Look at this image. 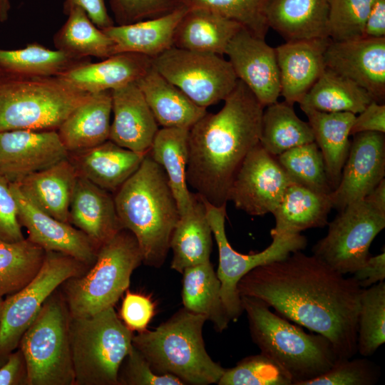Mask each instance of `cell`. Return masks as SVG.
<instances>
[{"label": "cell", "mask_w": 385, "mask_h": 385, "mask_svg": "<svg viewBox=\"0 0 385 385\" xmlns=\"http://www.w3.org/2000/svg\"><path fill=\"white\" fill-rule=\"evenodd\" d=\"M278 314L327 337L338 357L357 353V320L362 288L321 260L301 250L258 266L237 286Z\"/></svg>", "instance_id": "obj_1"}, {"label": "cell", "mask_w": 385, "mask_h": 385, "mask_svg": "<svg viewBox=\"0 0 385 385\" xmlns=\"http://www.w3.org/2000/svg\"><path fill=\"white\" fill-rule=\"evenodd\" d=\"M216 113L207 112L189 130L188 185L215 206L227 205L233 180L260 143L264 106L238 79Z\"/></svg>", "instance_id": "obj_2"}, {"label": "cell", "mask_w": 385, "mask_h": 385, "mask_svg": "<svg viewBox=\"0 0 385 385\" xmlns=\"http://www.w3.org/2000/svg\"><path fill=\"white\" fill-rule=\"evenodd\" d=\"M114 193L120 222L135 236L143 263L160 267L180 219L165 170L148 153L138 169Z\"/></svg>", "instance_id": "obj_3"}, {"label": "cell", "mask_w": 385, "mask_h": 385, "mask_svg": "<svg viewBox=\"0 0 385 385\" xmlns=\"http://www.w3.org/2000/svg\"><path fill=\"white\" fill-rule=\"evenodd\" d=\"M240 298L253 342L282 369L292 385L319 376L339 359L327 337L304 332L258 299Z\"/></svg>", "instance_id": "obj_4"}, {"label": "cell", "mask_w": 385, "mask_h": 385, "mask_svg": "<svg viewBox=\"0 0 385 385\" xmlns=\"http://www.w3.org/2000/svg\"><path fill=\"white\" fill-rule=\"evenodd\" d=\"M207 318L180 309L153 331L133 337V345L159 374H172L184 384H217L225 369L207 354L202 337Z\"/></svg>", "instance_id": "obj_5"}, {"label": "cell", "mask_w": 385, "mask_h": 385, "mask_svg": "<svg viewBox=\"0 0 385 385\" xmlns=\"http://www.w3.org/2000/svg\"><path fill=\"white\" fill-rule=\"evenodd\" d=\"M91 95L59 76H24L0 70V132L57 130Z\"/></svg>", "instance_id": "obj_6"}, {"label": "cell", "mask_w": 385, "mask_h": 385, "mask_svg": "<svg viewBox=\"0 0 385 385\" xmlns=\"http://www.w3.org/2000/svg\"><path fill=\"white\" fill-rule=\"evenodd\" d=\"M141 263L143 255L135 236L122 229L99 247L94 264L84 274L70 277L60 286L71 317H87L114 307Z\"/></svg>", "instance_id": "obj_7"}, {"label": "cell", "mask_w": 385, "mask_h": 385, "mask_svg": "<svg viewBox=\"0 0 385 385\" xmlns=\"http://www.w3.org/2000/svg\"><path fill=\"white\" fill-rule=\"evenodd\" d=\"M133 337L114 307L87 317H71L75 385H118V371L133 346Z\"/></svg>", "instance_id": "obj_8"}, {"label": "cell", "mask_w": 385, "mask_h": 385, "mask_svg": "<svg viewBox=\"0 0 385 385\" xmlns=\"http://www.w3.org/2000/svg\"><path fill=\"white\" fill-rule=\"evenodd\" d=\"M70 322L58 287L45 301L18 346L26 359L28 385H75Z\"/></svg>", "instance_id": "obj_9"}, {"label": "cell", "mask_w": 385, "mask_h": 385, "mask_svg": "<svg viewBox=\"0 0 385 385\" xmlns=\"http://www.w3.org/2000/svg\"><path fill=\"white\" fill-rule=\"evenodd\" d=\"M89 266L68 255L46 252L36 275L22 289L4 299L0 324V366L19 342L48 297L70 277Z\"/></svg>", "instance_id": "obj_10"}, {"label": "cell", "mask_w": 385, "mask_h": 385, "mask_svg": "<svg viewBox=\"0 0 385 385\" xmlns=\"http://www.w3.org/2000/svg\"><path fill=\"white\" fill-rule=\"evenodd\" d=\"M328 225L313 255L343 274H353L366 262L371 242L385 227V212L364 198L339 211Z\"/></svg>", "instance_id": "obj_11"}, {"label": "cell", "mask_w": 385, "mask_h": 385, "mask_svg": "<svg viewBox=\"0 0 385 385\" xmlns=\"http://www.w3.org/2000/svg\"><path fill=\"white\" fill-rule=\"evenodd\" d=\"M152 66L204 108L224 101L238 81L229 61L221 56L174 46L152 58Z\"/></svg>", "instance_id": "obj_12"}, {"label": "cell", "mask_w": 385, "mask_h": 385, "mask_svg": "<svg viewBox=\"0 0 385 385\" xmlns=\"http://www.w3.org/2000/svg\"><path fill=\"white\" fill-rule=\"evenodd\" d=\"M202 200L218 248L219 265L216 273L220 282L222 299L230 320L235 321L243 312L237 289L240 279L258 266L304 250L307 240L301 234L274 235L272 236V242L265 250L254 254H241L231 247L226 236L227 205L215 206Z\"/></svg>", "instance_id": "obj_13"}, {"label": "cell", "mask_w": 385, "mask_h": 385, "mask_svg": "<svg viewBox=\"0 0 385 385\" xmlns=\"http://www.w3.org/2000/svg\"><path fill=\"white\" fill-rule=\"evenodd\" d=\"M293 183L277 156L259 143L246 156L228 193V201L250 215L262 216L277 207Z\"/></svg>", "instance_id": "obj_14"}, {"label": "cell", "mask_w": 385, "mask_h": 385, "mask_svg": "<svg viewBox=\"0 0 385 385\" xmlns=\"http://www.w3.org/2000/svg\"><path fill=\"white\" fill-rule=\"evenodd\" d=\"M384 176V133L363 132L354 135L339 183L329 194L333 208L341 211L364 199Z\"/></svg>", "instance_id": "obj_15"}, {"label": "cell", "mask_w": 385, "mask_h": 385, "mask_svg": "<svg viewBox=\"0 0 385 385\" xmlns=\"http://www.w3.org/2000/svg\"><path fill=\"white\" fill-rule=\"evenodd\" d=\"M68 157L56 130L0 132V174L10 183Z\"/></svg>", "instance_id": "obj_16"}, {"label": "cell", "mask_w": 385, "mask_h": 385, "mask_svg": "<svg viewBox=\"0 0 385 385\" xmlns=\"http://www.w3.org/2000/svg\"><path fill=\"white\" fill-rule=\"evenodd\" d=\"M237 78L266 107L281 96L279 70L275 48L265 38L242 27L229 42L225 53Z\"/></svg>", "instance_id": "obj_17"}, {"label": "cell", "mask_w": 385, "mask_h": 385, "mask_svg": "<svg viewBox=\"0 0 385 385\" xmlns=\"http://www.w3.org/2000/svg\"><path fill=\"white\" fill-rule=\"evenodd\" d=\"M327 68L365 89L374 101L385 99V38L330 40L324 54Z\"/></svg>", "instance_id": "obj_18"}, {"label": "cell", "mask_w": 385, "mask_h": 385, "mask_svg": "<svg viewBox=\"0 0 385 385\" xmlns=\"http://www.w3.org/2000/svg\"><path fill=\"white\" fill-rule=\"evenodd\" d=\"M17 205L18 218L28 232V239L46 252H61L90 267L98 247L82 231L68 222L46 214L27 200L15 183H10Z\"/></svg>", "instance_id": "obj_19"}, {"label": "cell", "mask_w": 385, "mask_h": 385, "mask_svg": "<svg viewBox=\"0 0 385 385\" xmlns=\"http://www.w3.org/2000/svg\"><path fill=\"white\" fill-rule=\"evenodd\" d=\"M113 120L109 140L129 150L148 153L158 124L136 83L111 91Z\"/></svg>", "instance_id": "obj_20"}, {"label": "cell", "mask_w": 385, "mask_h": 385, "mask_svg": "<svg viewBox=\"0 0 385 385\" xmlns=\"http://www.w3.org/2000/svg\"><path fill=\"white\" fill-rule=\"evenodd\" d=\"M330 40L327 37L286 41L274 48L284 101L299 103L322 75Z\"/></svg>", "instance_id": "obj_21"}, {"label": "cell", "mask_w": 385, "mask_h": 385, "mask_svg": "<svg viewBox=\"0 0 385 385\" xmlns=\"http://www.w3.org/2000/svg\"><path fill=\"white\" fill-rule=\"evenodd\" d=\"M148 153L129 150L108 139L94 147L68 153V158L78 176L115 192L138 169Z\"/></svg>", "instance_id": "obj_22"}, {"label": "cell", "mask_w": 385, "mask_h": 385, "mask_svg": "<svg viewBox=\"0 0 385 385\" xmlns=\"http://www.w3.org/2000/svg\"><path fill=\"white\" fill-rule=\"evenodd\" d=\"M68 222L98 248L123 229L110 192L80 176L70 202Z\"/></svg>", "instance_id": "obj_23"}, {"label": "cell", "mask_w": 385, "mask_h": 385, "mask_svg": "<svg viewBox=\"0 0 385 385\" xmlns=\"http://www.w3.org/2000/svg\"><path fill=\"white\" fill-rule=\"evenodd\" d=\"M151 66L152 58L147 56L122 52L98 63L81 65L57 76L92 94L135 83Z\"/></svg>", "instance_id": "obj_24"}, {"label": "cell", "mask_w": 385, "mask_h": 385, "mask_svg": "<svg viewBox=\"0 0 385 385\" xmlns=\"http://www.w3.org/2000/svg\"><path fill=\"white\" fill-rule=\"evenodd\" d=\"M77 177L67 158L15 184L21 194L41 210L68 222L69 206Z\"/></svg>", "instance_id": "obj_25"}, {"label": "cell", "mask_w": 385, "mask_h": 385, "mask_svg": "<svg viewBox=\"0 0 385 385\" xmlns=\"http://www.w3.org/2000/svg\"><path fill=\"white\" fill-rule=\"evenodd\" d=\"M188 9L181 5L163 16L103 31L115 44V53L133 52L154 58L173 46L175 29Z\"/></svg>", "instance_id": "obj_26"}, {"label": "cell", "mask_w": 385, "mask_h": 385, "mask_svg": "<svg viewBox=\"0 0 385 385\" xmlns=\"http://www.w3.org/2000/svg\"><path fill=\"white\" fill-rule=\"evenodd\" d=\"M135 83L163 128L190 129L207 113L153 66Z\"/></svg>", "instance_id": "obj_27"}, {"label": "cell", "mask_w": 385, "mask_h": 385, "mask_svg": "<svg viewBox=\"0 0 385 385\" xmlns=\"http://www.w3.org/2000/svg\"><path fill=\"white\" fill-rule=\"evenodd\" d=\"M111 113V91L92 93L75 108L57 129L68 152L90 148L108 140Z\"/></svg>", "instance_id": "obj_28"}, {"label": "cell", "mask_w": 385, "mask_h": 385, "mask_svg": "<svg viewBox=\"0 0 385 385\" xmlns=\"http://www.w3.org/2000/svg\"><path fill=\"white\" fill-rule=\"evenodd\" d=\"M328 11V0H271L267 19L285 41L327 38Z\"/></svg>", "instance_id": "obj_29"}, {"label": "cell", "mask_w": 385, "mask_h": 385, "mask_svg": "<svg viewBox=\"0 0 385 385\" xmlns=\"http://www.w3.org/2000/svg\"><path fill=\"white\" fill-rule=\"evenodd\" d=\"M242 27L216 13L188 9L175 29L173 46L222 56L230 40Z\"/></svg>", "instance_id": "obj_30"}, {"label": "cell", "mask_w": 385, "mask_h": 385, "mask_svg": "<svg viewBox=\"0 0 385 385\" xmlns=\"http://www.w3.org/2000/svg\"><path fill=\"white\" fill-rule=\"evenodd\" d=\"M332 208L329 195L293 183L272 213L275 226L271 236L300 234L307 229L324 227L328 225V215Z\"/></svg>", "instance_id": "obj_31"}, {"label": "cell", "mask_w": 385, "mask_h": 385, "mask_svg": "<svg viewBox=\"0 0 385 385\" xmlns=\"http://www.w3.org/2000/svg\"><path fill=\"white\" fill-rule=\"evenodd\" d=\"M319 148L332 191L337 187L347 158L351 142L349 140L356 115L349 112L327 113L304 110Z\"/></svg>", "instance_id": "obj_32"}, {"label": "cell", "mask_w": 385, "mask_h": 385, "mask_svg": "<svg viewBox=\"0 0 385 385\" xmlns=\"http://www.w3.org/2000/svg\"><path fill=\"white\" fill-rule=\"evenodd\" d=\"M212 231L204 202L195 193L190 210L180 219L172 233L170 249L173 251L171 269L183 273L186 268L210 261Z\"/></svg>", "instance_id": "obj_33"}, {"label": "cell", "mask_w": 385, "mask_h": 385, "mask_svg": "<svg viewBox=\"0 0 385 385\" xmlns=\"http://www.w3.org/2000/svg\"><path fill=\"white\" fill-rule=\"evenodd\" d=\"M189 128L159 129L148 151L165 170L176 200L180 217L188 212L195 198L188 188L186 170L189 157Z\"/></svg>", "instance_id": "obj_34"}, {"label": "cell", "mask_w": 385, "mask_h": 385, "mask_svg": "<svg viewBox=\"0 0 385 385\" xmlns=\"http://www.w3.org/2000/svg\"><path fill=\"white\" fill-rule=\"evenodd\" d=\"M182 274L184 308L205 316L217 332L226 329L231 320L222 299L220 282L210 260L186 268Z\"/></svg>", "instance_id": "obj_35"}, {"label": "cell", "mask_w": 385, "mask_h": 385, "mask_svg": "<svg viewBox=\"0 0 385 385\" xmlns=\"http://www.w3.org/2000/svg\"><path fill=\"white\" fill-rule=\"evenodd\" d=\"M372 101V96L365 89L325 68L299 104L302 111L349 112L356 115Z\"/></svg>", "instance_id": "obj_36"}, {"label": "cell", "mask_w": 385, "mask_h": 385, "mask_svg": "<svg viewBox=\"0 0 385 385\" xmlns=\"http://www.w3.org/2000/svg\"><path fill=\"white\" fill-rule=\"evenodd\" d=\"M88 62L91 58L51 49L37 42L19 49H0V70L17 75L57 76Z\"/></svg>", "instance_id": "obj_37"}, {"label": "cell", "mask_w": 385, "mask_h": 385, "mask_svg": "<svg viewBox=\"0 0 385 385\" xmlns=\"http://www.w3.org/2000/svg\"><path fill=\"white\" fill-rule=\"evenodd\" d=\"M266 107L260 144L268 153L278 156L289 149L314 141L311 126L297 115L292 104L277 101Z\"/></svg>", "instance_id": "obj_38"}, {"label": "cell", "mask_w": 385, "mask_h": 385, "mask_svg": "<svg viewBox=\"0 0 385 385\" xmlns=\"http://www.w3.org/2000/svg\"><path fill=\"white\" fill-rule=\"evenodd\" d=\"M67 16L66 21L53 36L56 49L76 56L102 59L115 53L113 41L82 9L75 7Z\"/></svg>", "instance_id": "obj_39"}, {"label": "cell", "mask_w": 385, "mask_h": 385, "mask_svg": "<svg viewBox=\"0 0 385 385\" xmlns=\"http://www.w3.org/2000/svg\"><path fill=\"white\" fill-rule=\"evenodd\" d=\"M46 251L28 238L15 242L0 241V297L26 286L38 272Z\"/></svg>", "instance_id": "obj_40"}, {"label": "cell", "mask_w": 385, "mask_h": 385, "mask_svg": "<svg viewBox=\"0 0 385 385\" xmlns=\"http://www.w3.org/2000/svg\"><path fill=\"white\" fill-rule=\"evenodd\" d=\"M385 342V283L362 289L357 320V352L373 355Z\"/></svg>", "instance_id": "obj_41"}, {"label": "cell", "mask_w": 385, "mask_h": 385, "mask_svg": "<svg viewBox=\"0 0 385 385\" xmlns=\"http://www.w3.org/2000/svg\"><path fill=\"white\" fill-rule=\"evenodd\" d=\"M277 158L294 183L321 194L332 192L322 154L314 141L289 149Z\"/></svg>", "instance_id": "obj_42"}, {"label": "cell", "mask_w": 385, "mask_h": 385, "mask_svg": "<svg viewBox=\"0 0 385 385\" xmlns=\"http://www.w3.org/2000/svg\"><path fill=\"white\" fill-rule=\"evenodd\" d=\"M271 0H179L187 9H205L238 22L265 38L270 29L267 11Z\"/></svg>", "instance_id": "obj_43"}, {"label": "cell", "mask_w": 385, "mask_h": 385, "mask_svg": "<svg viewBox=\"0 0 385 385\" xmlns=\"http://www.w3.org/2000/svg\"><path fill=\"white\" fill-rule=\"evenodd\" d=\"M375 0H328V36L332 41L364 37L365 23Z\"/></svg>", "instance_id": "obj_44"}, {"label": "cell", "mask_w": 385, "mask_h": 385, "mask_svg": "<svg viewBox=\"0 0 385 385\" xmlns=\"http://www.w3.org/2000/svg\"><path fill=\"white\" fill-rule=\"evenodd\" d=\"M219 385H292L289 376L262 353L248 356L225 370Z\"/></svg>", "instance_id": "obj_45"}, {"label": "cell", "mask_w": 385, "mask_h": 385, "mask_svg": "<svg viewBox=\"0 0 385 385\" xmlns=\"http://www.w3.org/2000/svg\"><path fill=\"white\" fill-rule=\"evenodd\" d=\"M381 376L380 367L371 360L339 359L327 371L302 385H374Z\"/></svg>", "instance_id": "obj_46"}, {"label": "cell", "mask_w": 385, "mask_h": 385, "mask_svg": "<svg viewBox=\"0 0 385 385\" xmlns=\"http://www.w3.org/2000/svg\"><path fill=\"white\" fill-rule=\"evenodd\" d=\"M118 381V385L184 384L172 374L155 372L145 356L133 345L120 365Z\"/></svg>", "instance_id": "obj_47"}, {"label": "cell", "mask_w": 385, "mask_h": 385, "mask_svg": "<svg viewBox=\"0 0 385 385\" xmlns=\"http://www.w3.org/2000/svg\"><path fill=\"white\" fill-rule=\"evenodd\" d=\"M118 25L156 18L181 6L179 0H109Z\"/></svg>", "instance_id": "obj_48"}, {"label": "cell", "mask_w": 385, "mask_h": 385, "mask_svg": "<svg viewBox=\"0 0 385 385\" xmlns=\"http://www.w3.org/2000/svg\"><path fill=\"white\" fill-rule=\"evenodd\" d=\"M154 314L155 305L149 297L126 290L120 316L130 330L138 333L146 331Z\"/></svg>", "instance_id": "obj_49"}, {"label": "cell", "mask_w": 385, "mask_h": 385, "mask_svg": "<svg viewBox=\"0 0 385 385\" xmlns=\"http://www.w3.org/2000/svg\"><path fill=\"white\" fill-rule=\"evenodd\" d=\"M21 227L10 183L0 174V241L15 242L24 240Z\"/></svg>", "instance_id": "obj_50"}, {"label": "cell", "mask_w": 385, "mask_h": 385, "mask_svg": "<svg viewBox=\"0 0 385 385\" xmlns=\"http://www.w3.org/2000/svg\"><path fill=\"white\" fill-rule=\"evenodd\" d=\"M363 132L385 133V105L372 101L356 116L350 135Z\"/></svg>", "instance_id": "obj_51"}, {"label": "cell", "mask_w": 385, "mask_h": 385, "mask_svg": "<svg viewBox=\"0 0 385 385\" xmlns=\"http://www.w3.org/2000/svg\"><path fill=\"white\" fill-rule=\"evenodd\" d=\"M0 385H28L27 365L19 348L0 366Z\"/></svg>", "instance_id": "obj_52"}, {"label": "cell", "mask_w": 385, "mask_h": 385, "mask_svg": "<svg viewBox=\"0 0 385 385\" xmlns=\"http://www.w3.org/2000/svg\"><path fill=\"white\" fill-rule=\"evenodd\" d=\"M75 7L82 9L91 21L102 30L114 25L105 0H63V13L66 15Z\"/></svg>", "instance_id": "obj_53"}, {"label": "cell", "mask_w": 385, "mask_h": 385, "mask_svg": "<svg viewBox=\"0 0 385 385\" xmlns=\"http://www.w3.org/2000/svg\"><path fill=\"white\" fill-rule=\"evenodd\" d=\"M353 274V277L362 289L384 281L385 279V252L369 256L364 265Z\"/></svg>", "instance_id": "obj_54"}, {"label": "cell", "mask_w": 385, "mask_h": 385, "mask_svg": "<svg viewBox=\"0 0 385 385\" xmlns=\"http://www.w3.org/2000/svg\"><path fill=\"white\" fill-rule=\"evenodd\" d=\"M364 37L385 38V0H375L365 23Z\"/></svg>", "instance_id": "obj_55"}, {"label": "cell", "mask_w": 385, "mask_h": 385, "mask_svg": "<svg viewBox=\"0 0 385 385\" xmlns=\"http://www.w3.org/2000/svg\"><path fill=\"white\" fill-rule=\"evenodd\" d=\"M364 198L380 210L385 212V179L381 180Z\"/></svg>", "instance_id": "obj_56"}, {"label": "cell", "mask_w": 385, "mask_h": 385, "mask_svg": "<svg viewBox=\"0 0 385 385\" xmlns=\"http://www.w3.org/2000/svg\"><path fill=\"white\" fill-rule=\"evenodd\" d=\"M10 9L9 0H0V22H5L8 19Z\"/></svg>", "instance_id": "obj_57"}, {"label": "cell", "mask_w": 385, "mask_h": 385, "mask_svg": "<svg viewBox=\"0 0 385 385\" xmlns=\"http://www.w3.org/2000/svg\"><path fill=\"white\" fill-rule=\"evenodd\" d=\"M3 304H4V299L2 297H0V324H1V319Z\"/></svg>", "instance_id": "obj_58"}]
</instances>
